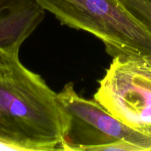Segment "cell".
I'll list each match as a JSON object with an SVG mask.
<instances>
[{"mask_svg": "<svg viewBox=\"0 0 151 151\" xmlns=\"http://www.w3.org/2000/svg\"><path fill=\"white\" fill-rule=\"evenodd\" d=\"M94 99L119 121L151 138V53L113 58Z\"/></svg>", "mask_w": 151, "mask_h": 151, "instance_id": "obj_3", "label": "cell"}, {"mask_svg": "<svg viewBox=\"0 0 151 151\" xmlns=\"http://www.w3.org/2000/svg\"><path fill=\"white\" fill-rule=\"evenodd\" d=\"M19 52L0 49V150H62L69 114Z\"/></svg>", "mask_w": 151, "mask_h": 151, "instance_id": "obj_1", "label": "cell"}, {"mask_svg": "<svg viewBox=\"0 0 151 151\" xmlns=\"http://www.w3.org/2000/svg\"><path fill=\"white\" fill-rule=\"evenodd\" d=\"M45 12L35 0H0V49L19 51Z\"/></svg>", "mask_w": 151, "mask_h": 151, "instance_id": "obj_5", "label": "cell"}, {"mask_svg": "<svg viewBox=\"0 0 151 151\" xmlns=\"http://www.w3.org/2000/svg\"><path fill=\"white\" fill-rule=\"evenodd\" d=\"M60 24L97 37L108 54L132 58L151 53V29L119 0H35Z\"/></svg>", "mask_w": 151, "mask_h": 151, "instance_id": "obj_2", "label": "cell"}, {"mask_svg": "<svg viewBox=\"0 0 151 151\" xmlns=\"http://www.w3.org/2000/svg\"><path fill=\"white\" fill-rule=\"evenodd\" d=\"M125 8L151 29V0H119Z\"/></svg>", "mask_w": 151, "mask_h": 151, "instance_id": "obj_6", "label": "cell"}, {"mask_svg": "<svg viewBox=\"0 0 151 151\" xmlns=\"http://www.w3.org/2000/svg\"><path fill=\"white\" fill-rule=\"evenodd\" d=\"M70 118L62 150H107L115 143L127 142L136 151H151V138L130 128L95 100H88L68 83L58 93Z\"/></svg>", "mask_w": 151, "mask_h": 151, "instance_id": "obj_4", "label": "cell"}]
</instances>
